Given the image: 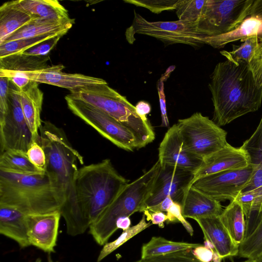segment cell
Here are the masks:
<instances>
[{
    "instance_id": "obj_32",
    "label": "cell",
    "mask_w": 262,
    "mask_h": 262,
    "mask_svg": "<svg viewBox=\"0 0 262 262\" xmlns=\"http://www.w3.org/2000/svg\"><path fill=\"white\" fill-rule=\"evenodd\" d=\"M239 148L246 155L249 165L256 169L262 166V118L253 135Z\"/></svg>"
},
{
    "instance_id": "obj_20",
    "label": "cell",
    "mask_w": 262,
    "mask_h": 262,
    "mask_svg": "<svg viewBox=\"0 0 262 262\" xmlns=\"http://www.w3.org/2000/svg\"><path fill=\"white\" fill-rule=\"evenodd\" d=\"M181 206L183 216L194 220L219 216L224 210L220 202L191 186L186 190Z\"/></svg>"
},
{
    "instance_id": "obj_47",
    "label": "cell",
    "mask_w": 262,
    "mask_h": 262,
    "mask_svg": "<svg viewBox=\"0 0 262 262\" xmlns=\"http://www.w3.org/2000/svg\"><path fill=\"white\" fill-rule=\"evenodd\" d=\"M214 250L209 249L203 245L193 250L194 255L201 260L204 262L212 261Z\"/></svg>"
},
{
    "instance_id": "obj_45",
    "label": "cell",
    "mask_w": 262,
    "mask_h": 262,
    "mask_svg": "<svg viewBox=\"0 0 262 262\" xmlns=\"http://www.w3.org/2000/svg\"><path fill=\"white\" fill-rule=\"evenodd\" d=\"M260 186H262V166L255 170L241 193L250 191Z\"/></svg>"
},
{
    "instance_id": "obj_35",
    "label": "cell",
    "mask_w": 262,
    "mask_h": 262,
    "mask_svg": "<svg viewBox=\"0 0 262 262\" xmlns=\"http://www.w3.org/2000/svg\"><path fill=\"white\" fill-rule=\"evenodd\" d=\"M146 218L145 215L143 214L142 219L137 224L123 231L122 233L116 240L106 243L99 253L97 262L101 261L128 240L149 227L151 224L150 222L147 223L146 222Z\"/></svg>"
},
{
    "instance_id": "obj_37",
    "label": "cell",
    "mask_w": 262,
    "mask_h": 262,
    "mask_svg": "<svg viewBox=\"0 0 262 262\" xmlns=\"http://www.w3.org/2000/svg\"><path fill=\"white\" fill-rule=\"evenodd\" d=\"M135 262H204L193 253V250L181 251L164 255L140 258Z\"/></svg>"
},
{
    "instance_id": "obj_13",
    "label": "cell",
    "mask_w": 262,
    "mask_h": 262,
    "mask_svg": "<svg viewBox=\"0 0 262 262\" xmlns=\"http://www.w3.org/2000/svg\"><path fill=\"white\" fill-rule=\"evenodd\" d=\"M193 172L174 166H161L153 187L145 201L142 212L170 196L174 202L181 204L186 190L193 180Z\"/></svg>"
},
{
    "instance_id": "obj_49",
    "label": "cell",
    "mask_w": 262,
    "mask_h": 262,
    "mask_svg": "<svg viewBox=\"0 0 262 262\" xmlns=\"http://www.w3.org/2000/svg\"><path fill=\"white\" fill-rule=\"evenodd\" d=\"M135 106L136 112L139 116L143 120L147 121L146 115L151 111V106L149 103L145 101H140Z\"/></svg>"
},
{
    "instance_id": "obj_12",
    "label": "cell",
    "mask_w": 262,
    "mask_h": 262,
    "mask_svg": "<svg viewBox=\"0 0 262 262\" xmlns=\"http://www.w3.org/2000/svg\"><path fill=\"white\" fill-rule=\"evenodd\" d=\"M256 170L248 165L242 169L215 173L196 179L190 186L219 202H231L241 193Z\"/></svg>"
},
{
    "instance_id": "obj_15",
    "label": "cell",
    "mask_w": 262,
    "mask_h": 262,
    "mask_svg": "<svg viewBox=\"0 0 262 262\" xmlns=\"http://www.w3.org/2000/svg\"><path fill=\"white\" fill-rule=\"evenodd\" d=\"M61 216L60 211L27 215V232L30 245L46 252H54Z\"/></svg>"
},
{
    "instance_id": "obj_24",
    "label": "cell",
    "mask_w": 262,
    "mask_h": 262,
    "mask_svg": "<svg viewBox=\"0 0 262 262\" xmlns=\"http://www.w3.org/2000/svg\"><path fill=\"white\" fill-rule=\"evenodd\" d=\"M262 35V21L259 18L249 16L237 28L222 35L207 36L206 44L214 48L220 49L227 44L243 40L252 36Z\"/></svg>"
},
{
    "instance_id": "obj_3",
    "label": "cell",
    "mask_w": 262,
    "mask_h": 262,
    "mask_svg": "<svg viewBox=\"0 0 262 262\" xmlns=\"http://www.w3.org/2000/svg\"><path fill=\"white\" fill-rule=\"evenodd\" d=\"M128 183L108 159L78 169L75 181L77 203L88 228Z\"/></svg>"
},
{
    "instance_id": "obj_10",
    "label": "cell",
    "mask_w": 262,
    "mask_h": 262,
    "mask_svg": "<svg viewBox=\"0 0 262 262\" xmlns=\"http://www.w3.org/2000/svg\"><path fill=\"white\" fill-rule=\"evenodd\" d=\"M69 110L117 147L128 151L140 149L133 133L125 125L96 107L74 98L65 97Z\"/></svg>"
},
{
    "instance_id": "obj_52",
    "label": "cell",
    "mask_w": 262,
    "mask_h": 262,
    "mask_svg": "<svg viewBox=\"0 0 262 262\" xmlns=\"http://www.w3.org/2000/svg\"><path fill=\"white\" fill-rule=\"evenodd\" d=\"M222 258L219 255V254L215 251H213V256H212V261L213 262H221Z\"/></svg>"
},
{
    "instance_id": "obj_6",
    "label": "cell",
    "mask_w": 262,
    "mask_h": 262,
    "mask_svg": "<svg viewBox=\"0 0 262 262\" xmlns=\"http://www.w3.org/2000/svg\"><path fill=\"white\" fill-rule=\"evenodd\" d=\"M70 95L107 114L126 126L135 135L140 148L155 139L148 120L137 114L134 105L126 97L111 88L107 83L90 85L70 91Z\"/></svg>"
},
{
    "instance_id": "obj_34",
    "label": "cell",
    "mask_w": 262,
    "mask_h": 262,
    "mask_svg": "<svg viewBox=\"0 0 262 262\" xmlns=\"http://www.w3.org/2000/svg\"><path fill=\"white\" fill-rule=\"evenodd\" d=\"M262 254V216L257 225L238 247L237 256L255 259Z\"/></svg>"
},
{
    "instance_id": "obj_26",
    "label": "cell",
    "mask_w": 262,
    "mask_h": 262,
    "mask_svg": "<svg viewBox=\"0 0 262 262\" xmlns=\"http://www.w3.org/2000/svg\"><path fill=\"white\" fill-rule=\"evenodd\" d=\"M30 13L42 18L64 20L71 18L68 10L57 0H17Z\"/></svg>"
},
{
    "instance_id": "obj_36",
    "label": "cell",
    "mask_w": 262,
    "mask_h": 262,
    "mask_svg": "<svg viewBox=\"0 0 262 262\" xmlns=\"http://www.w3.org/2000/svg\"><path fill=\"white\" fill-rule=\"evenodd\" d=\"M206 0H179L175 9L178 20L196 24Z\"/></svg>"
},
{
    "instance_id": "obj_29",
    "label": "cell",
    "mask_w": 262,
    "mask_h": 262,
    "mask_svg": "<svg viewBox=\"0 0 262 262\" xmlns=\"http://www.w3.org/2000/svg\"><path fill=\"white\" fill-rule=\"evenodd\" d=\"M0 170L23 174L45 172L30 162L26 152L15 149H9L1 153Z\"/></svg>"
},
{
    "instance_id": "obj_8",
    "label": "cell",
    "mask_w": 262,
    "mask_h": 262,
    "mask_svg": "<svg viewBox=\"0 0 262 262\" xmlns=\"http://www.w3.org/2000/svg\"><path fill=\"white\" fill-rule=\"evenodd\" d=\"M254 0H206L195 24L197 32L206 36L226 33L237 28L249 16Z\"/></svg>"
},
{
    "instance_id": "obj_11",
    "label": "cell",
    "mask_w": 262,
    "mask_h": 262,
    "mask_svg": "<svg viewBox=\"0 0 262 262\" xmlns=\"http://www.w3.org/2000/svg\"><path fill=\"white\" fill-rule=\"evenodd\" d=\"M33 141L22 111L18 89L10 81L8 110L0 117L1 153L9 149L27 152Z\"/></svg>"
},
{
    "instance_id": "obj_5",
    "label": "cell",
    "mask_w": 262,
    "mask_h": 262,
    "mask_svg": "<svg viewBox=\"0 0 262 262\" xmlns=\"http://www.w3.org/2000/svg\"><path fill=\"white\" fill-rule=\"evenodd\" d=\"M161 164L158 161L142 176L128 183L120 192L112 203L90 227V233L99 245H105L118 229L117 220L129 217L136 212H142L158 176Z\"/></svg>"
},
{
    "instance_id": "obj_55",
    "label": "cell",
    "mask_w": 262,
    "mask_h": 262,
    "mask_svg": "<svg viewBox=\"0 0 262 262\" xmlns=\"http://www.w3.org/2000/svg\"><path fill=\"white\" fill-rule=\"evenodd\" d=\"M36 262H40V261H38V260H37Z\"/></svg>"
},
{
    "instance_id": "obj_17",
    "label": "cell",
    "mask_w": 262,
    "mask_h": 262,
    "mask_svg": "<svg viewBox=\"0 0 262 262\" xmlns=\"http://www.w3.org/2000/svg\"><path fill=\"white\" fill-rule=\"evenodd\" d=\"M248 165L247 158L240 148L234 147L227 143L224 148L202 160L200 166L194 173L192 182L207 175L242 169Z\"/></svg>"
},
{
    "instance_id": "obj_42",
    "label": "cell",
    "mask_w": 262,
    "mask_h": 262,
    "mask_svg": "<svg viewBox=\"0 0 262 262\" xmlns=\"http://www.w3.org/2000/svg\"><path fill=\"white\" fill-rule=\"evenodd\" d=\"M168 223L180 222L190 235L193 234V230L191 225L185 220L182 213V208L180 204L174 202L167 211Z\"/></svg>"
},
{
    "instance_id": "obj_22",
    "label": "cell",
    "mask_w": 262,
    "mask_h": 262,
    "mask_svg": "<svg viewBox=\"0 0 262 262\" xmlns=\"http://www.w3.org/2000/svg\"><path fill=\"white\" fill-rule=\"evenodd\" d=\"M74 24V19L73 18L54 20L37 17L11 34L4 41L38 37L49 34H66Z\"/></svg>"
},
{
    "instance_id": "obj_30",
    "label": "cell",
    "mask_w": 262,
    "mask_h": 262,
    "mask_svg": "<svg viewBox=\"0 0 262 262\" xmlns=\"http://www.w3.org/2000/svg\"><path fill=\"white\" fill-rule=\"evenodd\" d=\"M49 59L48 55L16 54L0 59V69L16 71H33L47 67L46 63Z\"/></svg>"
},
{
    "instance_id": "obj_27",
    "label": "cell",
    "mask_w": 262,
    "mask_h": 262,
    "mask_svg": "<svg viewBox=\"0 0 262 262\" xmlns=\"http://www.w3.org/2000/svg\"><path fill=\"white\" fill-rule=\"evenodd\" d=\"M220 218L234 242L239 246L245 237L246 221L241 205L235 200L223 210Z\"/></svg>"
},
{
    "instance_id": "obj_43",
    "label": "cell",
    "mask_w": 262,
    "mask_h": 262,
    "mask_svg": "<svg viewBox=\"0 0 262 262\" xmlns=\"http://www.w3.org/2000/svg\"><path fill=\"white\" fill-rule=\"evenodd\" d=\"M10 82L8 78L0 77V117L5 116L8 110Z\"/></svg>"
},
{
    "instance_id": "obj_1",
    "label": "cell",
    "mask_w": 262,
    "mask_h": 262,
    "mask_svg": "<svg viewBox=\"0 0 262 262\" xmlns=\"http://www.w3.org/2000/svg\"><path fill=\"white\" fill-rule=\"evenodd\" d=\"M39 132V142L46 156L45 172L61 202L60 212L67 233L72 236L82 234L88 228L78 207L75 181L77 164H83V158L72 146L62 128L46 121L42 123Z\"/></svg>"
},
{
    "instance_id": "obj_21",
    "label": "cell",
    "mask_w": 262,
    "mask_h": 262,
    "mask_svg": "<svg viewBox=\"0 0 262 262\" xmlns=\"http://www.w3.org/2000/svg\"><path fill=\"white\" fill-rule=\"evenodd\" d=\"M27 214L6 205H0V233L16 242L21 248L31 246L27 232Z\"/></svg>"
},
{
    "instance_id": "obj_48",
    "label": "cell",
    "mask_w": 262,
    "mask_h": 262,
    "mask_svg": "<svg viewBox=\"0 0 262 262\" xmlns=\"http://www.w3.org/2000/svg\"><path fill=\"white\" fill-rule=\"evenodd\" d=\"M174 201L170 196H166L157 205L148 208L145 211L149 212H167L173 204Z\"/></svg>"
},
{
    "instance_id": "obj_40",
    "label": "cell",
    "mask_w": 262,
    "mask_h": 262,
    "mask_svg": "<svg viewBox=\"0 0 262 262\" xmlns=\"http://www.w3.org/2000/svg\"><path fill=\"white\" fill-rule=\"evenodd\" d=\"M64 35L60 34L51 38L25 51L21 54L31 56H46L57 45L60 38Z\"/></svg>"
},
{
    "instance_id": "obj_18",
    "label": "cell",
    "mask_w": 262,
    "mask_h": 262,
    "mask_svg": "<svg viewBox=\"0 0 262 262\" xmlns=\"http://www.w3.org/2000/svg\"><path fill=\"white\" fill-rule=\"evenodd\" d=\"M201 228L204 239L211 242L223 259L237 256L238 247L221 222L220 216L195 220Z\"/></svg>"
},
{
    "instance_id": "obj_44",
    "label": "cell",
    "mask_w": 262,
    "mask_h": 262,
    "mask_svg": "<svg viewBox=\"0 0 262 262\" xmlns=\"http://www.w3.org/2000/svg\"><path fill=\"white\" fill-rule=\"evenodd\" d=\"M163 82L162 81L159 84L158 93L160 99V105L161 112V125L162 127H168L169 121L167 114L165 96L164 93Z\"/></svg>"
},
{
    "instance_id": "obj_33",
    "label": "cell",
    "mask_w": 262,
    "mask_h": 262,
    "mask_svg": "<svg viewBox=\"0 0 262 262\" xmlns=\"http://www.w3.org/2000/svg\"><path fill=\"white\" fill-rule=\"evenodd\" d=\"M60 34L64 35L62 33L49 34L38 37L4 41L0 43V59L21 54L38 43Z\"/></svg>"
},
{
    "instance_id": "obj_16",
    "label": "cell",
    "mask_w": 262,
    "mask_h": 262,
    "mask_svg": "<svg viewBox=\"0 0 262 262\" xmlns=\"http://www.w3.org/2000/svg\"><path fill=\"white\" fill-rule=\"evenodd\" d=\"M158 149L161 166H174L194 174L202 162L183 148L176 123L166 132Z\"/></svg>"
},
{
    "instance_id": "obj_50",
    "label": "cell",
    "mask_w": 262,
    "mask_h": 262,
    "mask_svg": "<svg viewBox=\"0 0 262 262\" xmlns=\"http://www.w3.org/2000/svg\"><path fill=\"white\" fill-rule=\"evenodd\" d=\"M249 16L259 18L262 21V0L254 1Z\"/></svg>"
},
{
    "instance_id": "obj_41",
    "label": "cell",
    "mask_w": 262,
    "mask_h": 262,
    "mask_svg": "<svg viewBox=\"0 0 262 262\" xmlns=\"http://www.w3.org/2000/svg\"><path fill=\"white\" fill-rule=\"evenodd\" d=\"M257 85L262 88V38L260 37L258 48L249 64Z\"/></svg>"
},
{
    "instance_id": "obj_46",
    "label": "cell",
    "mask_w": 262,
    "mask_h": 262,
    "mask_svg": "<svg viewBox=\"0 0 262 262\" xmlns=\"http://www.w3.org/2000/svg\"><path fill=\"white\" fill-rule=\"evenodd\" d=\"M143 212L147 220H150L152 224L158 225L161 228L164 227V223L167 220V216L163 212L145 211Z\"/></svg>"
},
{
    "instance_id": "obj_14",
    "label": "cell",
    "mask_w": 262,
    "mask_h": 262,
    "mask_svg": "<svg viewBox=\"0 0 262 262\" xmlns=\"http://www.w3.org/2000/svg\"><path fill=\"white\" fill-rule=\"evenodd\" d=\"M62 64L46 67L28 71H16L30 81L66 88L70 91L98 84L107 83L100 78L78 73H67L62 71Z\"/></svg>"
},
{
    "instance_id": "obj_19",
    "label": "cell",
    "mask_w": 262,
    "mask_h": 262,
    "mask_svg": "<svg viewBox=\"0 0 262 262\" xmlns=\"http://www.w3.org/2000/svg\"><path fill=\"white\" fill-rule=\"evenodd\" d=\"M20 102L22 111L32 133L33 140L38 141L39 129L42 124L40 114L43 94L38 87V83L31 81L22 90H19Z\"/></svg>"
},
{
    "instance_id": "obj_4",
    "label": "cell",
    "mask_w": 262,
    "mask_h": 262,
    "mask_svg": "<svg viewBox=\"0 0 262 262\" xmlns=\"http://www.w3.org/2000/svg\"><path fill=\"white\" fill-rule=\"evenodd\" d=\"M0 205L26 214L60 211L62 204L46 172L23 174L0 170Z\"/></svg>"
},
{
    "instance_id": "obj_28",
    "label": "cell",
    "mask_w": 262,
    "mask_h": 262,
    "mask_svg": "<svg viewBox=\"0 0 262 262\" xmlns=\"http://www.w3.org/2000/svg\"><path fill=\"white\" fill-rule=\"evenodd\" d=\"M197 243L174 242L162 237L154 236L141 249V257L145 258L164 255L181 251L193 250L202 246Z\"/></svg>"
},
{
    "instance_id": "obj_7",
    "label": "cell",
    "mask_w": 262,
    "mask_h": 262,
    "mask_svg": "<svg viewBox=\"0 0 262 262\" xmlns=\"http://www.w3.org/2000/svg\"><path fill=\"white\" fill-rule=\"evenodd\" d=\"M176 124L183 148L202 160L227 144V132L201 113L179 119Z\"/></svg>"
},
{
    "instance_id": "obj_53",
    "label": "cell",
    "mask_w": 262,
    "mask_h": 262,
    "mask_svg": "<svg viewBox=\"0 0 262 262\" xmlns=\"http://www.w3.org/2000/svg\"><path fill=\"white\" fill-rule=\"evenodd\" d=\"M255 260L256 262H262V254L257 257Z\"/></svg>"
},
{
    "instance_id": "obj_51",
    "label": "cell",
    "mask_w": 262,
    "mask_h": 262,
    "mask_svg": "<svg viewBox=\"0 0 262 262\" xmlns=\"http://www.w3.org/2000/svg\"><path fill=\"white\" fill-rule=\"evenodd\" d=\"M130 223L129 217H123L117 220L116 226L118 229H121L124 231L130 228Z\"/></svg>"
},
{
    "instance_id": "obj_38",
    "label": "cell",
    "mask_w": 262,
    "mask_h": 262,
    "mask_svg": "<svg viewBox=\"0 0 262 262\" xmlns=\"http://www.w3.org/2000/svg\"><path fill=\"white\" fill-rule=\"evenodd\" d=\"M179 0H125L124 2L144 7L151 12L159 14L162 11L175 10Z\"/></svg>"
},
{
    "instance_id": "obj_9",
    "label": "cell",
    "mask_w": 262,
    "mask_h": 262,
    "mask_svg": "<svg viewBox=\"0 0 262 262\" xmlns=\"http://www.w3.org/2000/svg\"><path fill=\"white\" fill-rule=\"evenodd\" d=\"M135 34L154 37L166 45L182 43L193 47L206 44L207 37L197 32L195 24L180 20L150 21L134 11L133 24L125 33L129 42L133 43Z\"/></svg>"
},
{
    "instance_id": "obj_25",
    "label": "cell",
    "mask_w": 262,
    "mask_h": 262,
    "mask_svg": "<svg viewBox=\"0 0 262 262\" xmlns=\"http://www.w3.org/2000/svg\"><path fill=\"white\" fill-rule=\"evenodd\" d=\"M234 200L241 205L246 216L245 238L254 230L262 216V186L239 193Z\"/></svg>"
},
{
    "instance_id": "obj_31",
    "label": "cell",
    "mask_w": 262,
    "mask_h": 262,
    "mask_svg": "<svg viewBox=\"0 0 262 262\" xmlns=\"http://www.w3.org/2000/svg\"><path fill=\"white\" fill-rule=\"evenodd\" d=\"M260 37L254 35L241 40L243 43L239 46L233 45L232 51L223 50L220 53L228 60L234 62L243 61L249 66L258 48Z\"/></svg>"
},
{
    "instance_id": "obj_54",
    "label": "cell",
    "mask_w": 262,
    "mask_h": 262,
    "mask_svg": "<svg viewBox=\"0 0 262 262\" xmlns=\"http://www.w3.org/2000/svg\"><path fill=\"white\" fill-rule=\"evenodd\" d=\"M242 262H256L255 260L253 259H247L246 260L242 261Z\"/></svg>"
},
{
    "instance_id": "obj_23",
    "label": "cell",
    "mask_w": 262,
    "mask_h": 262,
    "mask_svg": "<svg viewBox=\"0 0 262 262\" xmlns=\"http://www.w3.org/2000/svg\"><path fill=\"white\" fill-rule=\"evenodd\" d=\"M36 17L22 8L17 1L3 4L0 7V43Z\"/></svg>"
},
{
    "instance_id": "obj_39",
    "label": "cell",
    "mask_w": 262,
    "mask_h": 262,
    "mask_svg": "<svg viewBox=\"0 0 262 262\" xmlns=\"http://www.w3.org/2000/svg\"><path fill=\"white\" fill-rule=\"evenodd\" d=\"M27 154L30 162L40 171L45 172L46 156L39 140L33 141L31 143Z\"/></svg>"
},
{
    "instance_id": "obj_2",
    "label": "cell",
    "mask_w": 262,
    "mask_h": 262,
    "mask_svg": "<svg viewBox=\"0 0 262 262\" xmlns=\"http://www.w3.org/2000/svg\"><path fill=\"white\" fill-rule=\"evenodd\" d=\"M214 107L213 121L219 126L259 109L262 88L254 79L245 61L220 62L215 67L209 84Z\"/></svg>"
}]
</instances>
